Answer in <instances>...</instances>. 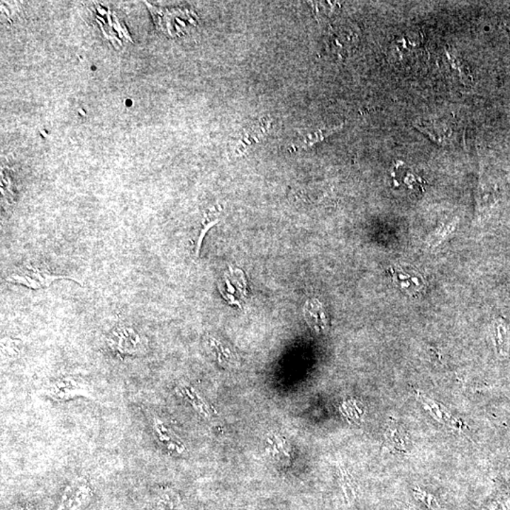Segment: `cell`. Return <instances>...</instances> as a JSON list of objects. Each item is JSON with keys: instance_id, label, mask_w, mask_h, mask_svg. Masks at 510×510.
I'll return each mask as SVG.
<instances>
[{"instance_id": "cell-1", "label": "cell", "mask_w": 510, "mask_h": 510, "mask_svg": "<svg viewBox=\"0 0 510 510\" xmlns=\"http://www.w3.org/2000/svg\"><path fill=\"white\" fill-rule=\"evenodd\" d=\"M105 346L121 359L147 355L149 340L132 323L119 321L105 336Z\"/></svg>"}, {"instance_id": "cell-11", "label": "cell", "mask_w": 510, "mask_h": 510, "mask_svg": "<svg viewBox=\"0 0 510 510\" xmlns=\"http://www.w3.org/2000/svg\"><path fill=\"white\" fill-rule=\"evenodd\" d=\"M340 128L341 125L340 126L328 128V129L318 130V132L312 133H306L303 140H301L300 143L294 145L293 148H294V150L306 149V148L313 146V145L317 143V142L323 140V139L327 138V136H329L331 133L336 132V131L340 130Z\"/></svg>"}, {"instance_id": "cell-7", "label": "cell", "mask_w": 510, "mask_h": 510, "mask_svg": "<svg viewBox=\"0 0 510 510\" xmlns=\"http://www.w3.org/2000/svg\"><path fill=\"white\" fill-rule=\"evenodd\" d=\"M219 209L218 208H214L208 211L207 214H205L204 218L201 221V226L199 228L198 235L196 236L195 240L193 241V252L195 256L199 255L201 252L202 241L205 235H206L208 231L218 223L219 221Z\"/></svg>"}, {"instance_id": "cell-2", "label": "cell", "mask_w": 510, "mask_h": 510, "mask_svg": "<svg viewBox=\"0 0 510 510\" xmlns=\"http://www.w3.org/2000/svg\"><path fill=\"white\" fill-rule=\"evenodd\" d=\"M62 279H70L77 283H79L77 279L71 276L56 275L53 273L50 267L45 262L30 259L26 260L13 270L6 277L8 283L20 284V286L28 287V289L38 290L50 287L55 281Z\"/></svg>"}, {"instance_id": "cell-3", "label": "cell", "mask_w": 510, "mask_h": 510, "mask_svg": "<svg viewBox=\"0 0 510 510\" xmlns=\"http://www.w3.org/2000/svg\"><path fill=\"white\" fill-rule=\"evenodd\" d=\"M43 394L57 403L76 398L95 399L92 384L79 375H65L51 379L43 387Z\"/></svg>"}, {"instance_id": "cell-5", "label": "cell", "mask_w": 510, "mask_h": 510, "mask_svg": "<svg viewBox=\"0 0 510 510\" xmlns=\"http://www.w3.org/2000/svg\"><path fill=\"white\" fill-rule=\"evenodd\" d=\"M392 277L399 289L403 290L412 296H416L423 289V279L417 272L411 273L407 272L406 269L401 267H394L390 269Z\"/></svg>"}, {"instance_id": "cell-10", "label": "cell", "mask_w": 510, "mask_h": 510, "mask_svg": "<svg viewBox=\"0 0 510 510\" xmlns=\"http://www.w3.org/2000/svg\"><path fill=\"white\" fill-rule=\"evenodd\" d=\"M24 343L20 338L5 337L1 340V357L5 363L21 357Z\"/></svg>"}, {"instance_id": "cell-9", "label": "cell", "mask_w": 510, "mask_h": 510, "mask_svg": "<svg viewBox=\"0 0 510 510\" xmlns=\"http://www.w3.org/2000/svg\"><path fill=\"white\" fill-rule=\"evenodd\" d=\"M304 312L307 323L317 331H320L321 328H324V326H326V318L323 312V306L317 300L306 303Z\"/></svg>"}, {"instance_id": "cell-4", "label": "cell", "mask_w": 510, "mask_h": 510, "mask_svg": "<svg viewBox=\"0 0 510 510\" xmlns=\"http://www.w3.org/2000/svg\"><path fill=\"white\" fill-rule=\"evenodd\" d=\"M93 489L87 478H73L62 491L58 510H81L90 502Z\"/></svg>"}, {"instance_id": "cell-6", "label": "cell", "mask_w": 510, "mask_h": 510, "mask_svg": "<svg viewBox=\"0 0 510 510\" xmlns=\"http://www.w3.org/2000/svg\"><path fill=\"white\" fill-rule=\"evenodd\" d=\"M152 426L153 432L159 443L174 454H182L185 451L184 446L182 445L179 438L174 435L170 427L164 423L161 418L153 417L152 420Z\"/></svg>"}, {"instance_id": "cell-8", "label": "cell", "mask_w": 510, "mask_h": 510, "mask_svg": "<svg viewBox=\"0 0 510 510\" xmlns=\"http://www.w3.org/2000/svg\"><path fill=\"white\" fill-rule=\"evenodd\" d=\"M176 392H179L185 400L189 401L199 414L204 416V418H210L209 407L195 389L188 386L187 384H182V386L176 387Z\"/></svg>"}]
</instances>
